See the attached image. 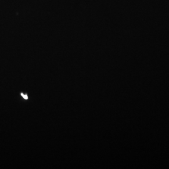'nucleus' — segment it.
<instances>
[{"mask_svg":"<svg viewBox=\"0 0 169 169\" xmlns=\"http://www.w3.org/2000/svg\"><path fill=\"white\" fill-rule=\"evenodd\" d=\"M21 95L23 96V98L24 99H25V100H28V96L27 95H25L23 93H21Z\"/></svg>","mask_w":169,"mask_h":169,"instance_id":"f257e3e1","label":"nucleus"}]
</instances>
